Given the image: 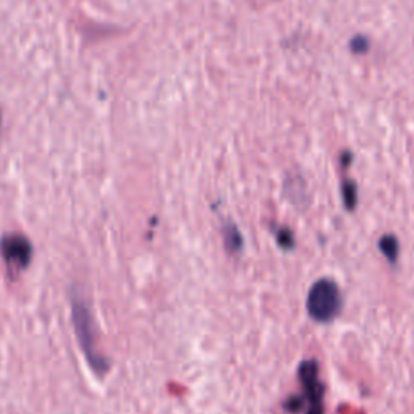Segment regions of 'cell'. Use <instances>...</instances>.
<instances>
[{
	"label": "cell",
	"instance_id": "1",
	"mask_svg": "<svg viewBox=\"0 0 414 414\" xmlns=\"http://www.w3.org/2000/svg\"><path fill=\"white\" fill-rule=\"evenodd\" d=\"M71 321H73L80 348L88 359V364L97 376H106L109 372L110 363L99 350L97 327L94 322L91 309L80 298L71 301Z\"/></svg>",
	"mask_w": 414,
	"mask_h": 414
},
{
	"label": "cell",
	"instance_id": "2",
	"mask_svg": "<svg viewBox=\"0 0 414 414\" xmlns=\"http://www.w3.org/2000/svg\"><path fill=\"white\" fill-rule=\"evenodd\" d=\"M309 316L317 322H330L339 316L341 309V296L339 287L328 278H321L310 287L308 301Z\"/></svg>",
	"mask_w": 414,
	"mask_h": 414
},
{
	"label": "cell",
	"instance_id": "3",
	"mask_svg": "<svg viewBox=\"0 0 414 414\" xmlns=\"http://www.w3.org/2000/svg\"><path fill=\"white\" fill-rule=\"evenodd\" d=\"M0 254L8 264L16 267H28L31 256H33V246L29 240L23 235H5L0 240Z\"/></svg>",
	"mask_w": 414,
	"mask_h": 414
},
{
	"label": "cell",
	"instance_id": "4",
	"mask_svg": "<svg viewBox=\"0 0 414 414\" xmlns=\"http://www.w3.org/2000/svg\"><path fill=\"white\" fill-rule=\"evenodd\" d=\"M300 380L304 389L306 398L310 404H322V384L319 380V366L316 361L309 359L300 366Z\"/></svg>",
	"mask_w": 414,
	"mask_h": 414
},
{
	"label": "cell",
	"instance_id": "5",
	"mask_svg": "<svg viewBox=\"0 0 414 414\" xmlns=\"http://www.w3.org/2000/svg\"><path fill=\"white\" fill-rule=\"evenodd\" d=\"M223 238H225V246L228 247V251L232 253H238L243 246V240H241V233L235 225H228V227L223 228Z\"/></svg>",
	"mask_w": 414,
	"mask_h": 414
},
{
	"label": "cell",
	"instance_id": "6",
	"mask_svg": "<svg viewBox=\"0 0 414 414\" xmlns=\"http://www.w3.org/2000/svg\"><path fill=\"white\" fill-rule=\"evenodd\" d=\"M380 251L384 253V256L387 259L390 260V263H395L398 258V240L395 236L391 235H385L380 238L379 241Z\"/></svg>",
	"mask_w": 414,
	"mask_h": 414
},
{
	"label": "cell",
	"instance_id": "7",
	"mask_svg": "<svg viewBox=\"0 0 414 414\" xmlns=\"http://www.w3.org/2000/svg\"><path fill=\"white\" fill-rule=\"evenodd\" d=\"M356 199H358V193H356V184L353 182H345L343 183V201L345 206L348 210H353L356 207Z\"/></svg>",
	"mask_w": 414,
	"mask_h": 414
},
{
	"label": "cell",
	"instance_id": "8",
	"mask_svg": "<svg viewBox=\"0 0 414 414\" xmlns=\"http://www.w3.org/2000/svg\"><path fill=\"white\" fill-rule=\"evenodd\" d=\"M277 241L283 249H291L293 247V233L287 230V228H278Z\"/></svg>",
	"mask_w": 414,
	"mask_h": 414
},
{
	"label": "cell",
	"instance_id": "9",
	"mask_svg": "<svg viewBox=\"0 0 414 414\" xmlns=\"http://www.w3.org/2000/svg\"><path fill=\"white\" fill-rule=\"evenodd\" d=\"M285 408H287V411L298 413L300 409L303 408V398H300V397H291V398L287 402Z\"/></svg>",
	"mask_w": 414,
	"mask_h": 414
},
{
	"label": "cell",
	"instance_id": "10",
	"mask_svg": "<svg viewBox=\"0 0 414 414\" xmlns=\"http://www.w3.org/2000/svg\"><path fill=\"white\" fill-rule=\"evenodd\" d=\"M308 414H324L322 404H310V408L308 409Z\"/></svg>",
	"mask_w": 414,
	"mask_h": 414
}]
</instances>
